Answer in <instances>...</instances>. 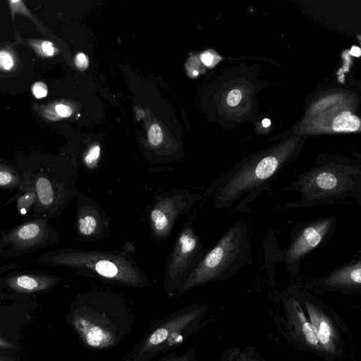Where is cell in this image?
Segmentation results:
<instances>
[{
    "instance_id": "d4e9b609",
    "label": "cell",
    "mask_w": 361,
    "mask_h": 361,
    "mask_svg": "<svg viewBox=\"0 0 361 361\" xmlns=\"http://www.w3.org/2000/svg\"><path fill=\"white\" fill-rule=\"evenodd\" d=\"M201 60L206 66H210L213 61V56L209 53H204L201 55Z\"/></svg>"
},
{
    "instance_id": "7a4b0ae2",
    "label": "cell",
    "mask_w": 361,
    "mask_h": 361,
    "mask_svg": "<svg viewBox=\"0 0 361 361\" xmlns=\"http://www.w3.org/2000/svg\"><path fill=\"white\" fill-rule=\"evenodd\" d=\"M282 190L300 195L297 201L283 204V209L332 205L348 197L361 204V167L345 160L321 159Z\"/></svg>"
},
{
    "instance_id": "3957f363",
    "label": "cell",
    "mask_w": 361,
    "mask_h": 361,
    "mask_svg": "<svg viewBox=\"0 0 361 361\" xmlns=\"http://www.w3.org/2000/svg\"><path fill=\"white\" fill-rule=\"evenodd\" d=\"M135 250L130 241L111 250L62 249L48 255V264L121 285L145 287L148 278L133 258Z\"/></svg>"
},
{
    "instance_id": "5bb4252c",
    "label": "cell",
    "mask_w": 361,
    "mask_h": 361,
    "mask_svg": "<svg viewBox=\"0 0 361 361\" xmlns=\"http://www.w3.org/2000/svg\"><path fill=\"white\" fill-rule=\"evenodd\" d=\"M59 281V278L52 276L22 274L9 278L7 280V284L13 290L30 293L46 290Z\"/></svg>"
},
{
    "instance_id": "f546056e",
    "label": "cell",
    "mask_w": 361,
    "mask_h": 361,
    "mask_svg": "<svg viewBox=\"0 0 361 361\" xmlns=\"http://www.w3.org/2000/svg\"><path fill=\"white\" fill-rule=\"evenodd\" d=\"M193 74L196 75H197V71H194Z\"/></svg>"
},
{
    "instance_id": "30bf717a",
    "label": "cell",
    "mask_w": 361,
    "mask_h": 361,
    "mask_svg": "<svg viewBox=\"0 0 361 361\" xmlns=\"http://www.w3.org/2000/svg\"><path fill=\"white\" fill-rule=\"evenodd\" d=\"M283 304L284 330L289 341L299 350L324 357L316 331L295 295L286 296Z\"/></svg>"
},
{
    "instance_id": "83f0119b",
    "label": "cell",
    "mask_w": 361,
    "mask_h": 361,
    "mask_svg": "<svg viewBox=\"0 0 361 361\" xmlns=\"http://www.w3.org/2000/svg\"><path fill=\"white\" fill-rule=\"evenodd\" d=\"M270 123H271V121L268 118H264L263 121H262V125L264 127H268L270 126Z\"/></svg>"
},
{
    "instance_id": "4316f807",
    "label": "cell",
    "mask_w": 361,
    "mask_h": 361,
    "mask_svg": "<svg viewBox=\"0 0 361 361\" xmlns=\"http://www.w3.org/2000/svg\"><path fill=\"white\" fill-rule=\"evenodd\" d=\"M350 54L354 56L359 57L361 54V50L357 47H353L350 49Z\"/></svg>"
},
{
    "instance_id": "f1b7e54d",
    "label": "cell",
    "mask_w": 361,
    "mask_h": 361,
    "mask_svg": "<svg viewBox=\"0 0 361 361\" xmlns=\"http://www.w3.org/2000/svg\"><path fill=\"white\" fill-rule=\"evenodd\" d=\"M0 361H11V360L6 357L0 356Z\"/></svg>"
},
{
    "instance_id": "7402d4cb",
    "label": "cell",
    "mask_w": 361,
    "mask_h": 361,
    "mask_svg": "<svg viewBox=\"0 0 361 361\" xmlns=\"http://www.w3.org/2000/svg\"><path fill=\"white\" fill-rule=\"evenodd\" d=\"M76 66L80 70H85L88 66V59L82 53H79L75 59Z\"/></svg>"
},
{
    "instance_id": "ac0fdd59",
    "label": "cell",
    "mask_w": 361,
    "mask_h": 361,
    "mask_svg": "<svg viewBox=\"0 0 361 361\" xmlns=\"http://www.w3.org/2000/svg\"><path fill=\"white\" fill-rule=\"evenodd\" d=\"M149 141L154 146H157L162 142L163 134L160 127L157 124H154L149 128Z\"/></svg>"
},
{
    "instance_id": "ba28073f",
    "label": "cell",
    "mask_w": 361,
    "mask_h": 361,
    "mask_svg": "<svg viewBox=\"0 0 361 361\" xmlns=\"http://www.w3.org/2000/svg\"><path fill=\"white\" fill-rule=\"evenodd\" d=\"M204 251L203 240L188 220L177 235L167 259L164 275V286L174 292L184 285L201 259Z\"/></svg>"
},
{
    "instance_id": "2e32d148",
    "label": "cell",
    "mask_w": 361,
    "mask_h": 361,
    "mask_svg": "<svg viewBox=\"0 0 361 361\" xmlns=\"http://www.w3.org/2000/svg\"><path fill=\"white\" fill-rule=\"evenodd\" d=\"M360 126L358 117L348 111L338 114L332 123V128L336 132H354L359 129Z\"/></svg>"
},
{
    "instance_id": "484cf974",
    "label": "cell",
    "mask_w": 361,
    "mask_h": 361,
    "mask_svg": "<svg viewBox=\"0 0 361 361\" xmlns=\"http://www.w3.org/2000/svg\"><path fill=\"white\" fill-rule=\"evenodd\" d=\"M15 347V345L8 342L6 339L0 336V348L11 349Z\"/></svg>"
},
{
    "instance_id": "277c9868",
    "label": "cell",
    "mask_w": 361,
    "mask_h": 361,
    "mask_svg": "<svg viewBox=\"0 0 361 361\" xmlns=\"http://www.w3.org/2000/svg\"><path fill=\"white\" fill-rule=\"evenodd\" d=\"M250 262L247 227L243 222H235L204 251L178 292L183 293L197 286L226 280Z\"/></svg>"
},
{
    "instance_id": "6da1fadb",
    "label": "cell",
    "mask_w": 361,
    "mask_h": 361,
    "mask_svg": "<svg viewBox=\"0 0 361 361\" xmlns=\"http://www.w3.org/2000/svg\"><path fill=\"white\" fill-rule=\"evenodd\" d=\"M293 154L290 151L269 152L236 164L216 181L211 195L214 207H233V212H249L248 205L271 186Z\"/></svg>"
},
{
    "instance_id": "d6986e66",
    "label": "cell",
    "mask_w": 361,
    "mask_h": 361,
    "mask_svg": "<svg viewBox=\"0 0 361 361\" xmlns=\"http://www.w3.org/2000/svg\"><path fill=\"white\" fill-rule=\"evenodd\" d=\"M13 65L11 55L6 51H0V68L10 70Z\"/></svg>"
},
{
    "instance_id": "7c38bea8",
    "label": "cell",
    "mask_w": 361,
    "mask_h": 361,
    "mask_svg": "<svg viewBox=\"0 0 361 361\" xmlns=\"http://www.w3.org/2000/svg\"><path fill=\"white\" fill-rule=\"evenodd\" d=\"M58 232L42 219L27 222L8 231L0 240V247L8 246V252L29 251L44 245L46 242H57Z\"/></svg>"
},
{
    "instance_id": "cb8c5ba5",
    "label": "cell",
    "mask_w": 361,
    "mask_h": 361,
    "mask_svg": "<svg viewBox=\"0 0 361 361\" xmlns=\"http://www.w3.org/2000/svg\"><path fill=\"white\" fill-rule=\"evenodd\" d=\"M42 49L44 54L47 56H52L54 53V49L51 42L44 41L42 44Z\"/></svg>"
},
{
    "instance_id": "8fae6325",
    "label": "cell",
    "mask_w": 361,
    "mask_h": 361,
    "mask_svg": "<svg viewBox=\"0 0 361 361\" xmlns=\"http://www.w3.org/2000/svg\"><path fill=\"white\" fill-rule=\"evenodd\" d=\"M75 208L74 226L80 240L99 241L110 238V219L97 202L80 192Z\"/></svg>"
},
{
    "instance_id": "9a60e30c",
    "label": "cell",
    "mask_w": 361,
    "mask_h": 361,
    "mask_svg": "<svg viewBox=\"0 0 361 361\" xmlns=\"http://www.w3.org/2000/svg\"><path fill=\"white\" fill-rule=\"evenodd\" d=\"M221 361H267L255 348H230L224 351Z\"/></svg>"
},
{
    "instance_id": "44dd1931",
    "label": "cell",
    "mask_w": 361,
    "mask_h": 361,
    "mask_svg": "<svg viewBox=\"0 0 361 361\" xmlns=\"http://www.w3.org/2000/svg\"><path fill=\"white\" fill-rule=\"evenodd\" d=\"M32 91L35 97L42 98L47 95V87L44 82H37L32 85Z\"/></svg>"
},
{
    "instance_id": "e0dca14e",
    "label": "cell",
    "mask_w": 361,
    "mask_h": 361,
    "mask_svg": "<svg viewBox=\"0 0 361 361\" xmlns=\"http://www.w3.org/2000/svg\"><path fill=\"white\" fill-rule=\"evenodd\" d=\"M19 177L5 169H0V187L11 188L17 185Z\"/></svg>"
},
{
    "instance_id": "603a6c76",
    "label": "cell",
    "mask_w": 361,
    "mask_h": 361,
    "mask_svg": "<svg viewBox=\"0 0 361 361\" xmlns=\"http://www.w3.org/2000/svg\"><path fill=\"white\" fill-rule=\"evenodd\" d=\"M56 111L59 115L63 117H68L72 114L71 109L63 104L57 105L56 106Z\"/></svg>"
},
{
    "instance_id": "9c48e42d",
    "label": "cell",
    "mask_w": 361,
    "mask_h": 361,
    "mask_svg": "<svg viewBox=\"0 0 361 361\" xmlns=\"http://www.w3.org/2000/svg\"><path fill=\"white\" fill-rule=\"evenodd\" d=\"M78 177V170L75 168L56 174L35 175L37 212L51 217L59 216L80 194L76 188Z\"/></svg>"
},
{
    "instance_id": "ffe728a7",
    "label": "cell",
    "mask_w": 361,
    "mask_h": 361,
    "mask_svg": "<svg viewBox=\"0 0 361 361\" xmlns=\"http://www.w3.org/2000/svg\"><path fill=\"white\" fill-rule=\"evenodd\" d=\"M241 99H242L241 92L239 90L235 89V90H231L228 93V94L227 96L226 102L229 106H235L239 104Z\"/></svg>"
},
{
    "instance_id": "52a82bcc",
    "label": "cell",
    "mask_w": 361,
    "mask_h": 361,
    "mask_svg": "<svg viewBox=\"0 0 361 361\" xmlns=\"http://www.w3.org/2000/svg\"><path fill=\"white\" fill-rule=\"evenodd\" d=\"M202 199L200 193L189 188H174L157 195L145 209L153 238L157 240L167 239L177 219L188 214Z\"/></svg>"
},
{
    "instance_id": "4fadbf2b",
    "label": "cell",
    "mask_w": 361,
    "mask_h": 361,
    "mask_svg": "<svg viewBox=\"0 0 361 361\" xmlns=\"http://www.w3.org/2000/svg\"><path fill=\"white\" fill-rule=\"evenodd\" d=\"M306 286L343 295L361 294V259L343 264L329 274L308 280Z\"/></svg>"
},
{
    "instance_id": "5b68a950",
    "label": "cell",
    "mask_w": 361,
    "mask_h": 361,
    "mask_svg": "<svg viewBox=\"0 0 361 361\" xmlns=\"http://www.w3.org/2000/svg\"><path fill=\"white\" fill-rule=\"evenodd\" d=\"M336 223V216L330 215L298 222L293 227L290 243L281 256L290 279L298 274L303 258L327 244Z\"/></svg>"
},
{
    "instance_id": "8992f818",
    "label": "cell",
    "mask_w": 361,
    "mask_h": 361,
    "mask_svg": "<svg viewBox=\"0 0 361 361\" xmlns=\"http://www.w3.org/2000/svg\"><path fill=\"white\" fill-rule=\"evenodd\" d=\"M305 308L313 325L326 360H334L345 355L343 321L327 305L306 290L293 293Z\"/></svg>"
}]
</instances>
